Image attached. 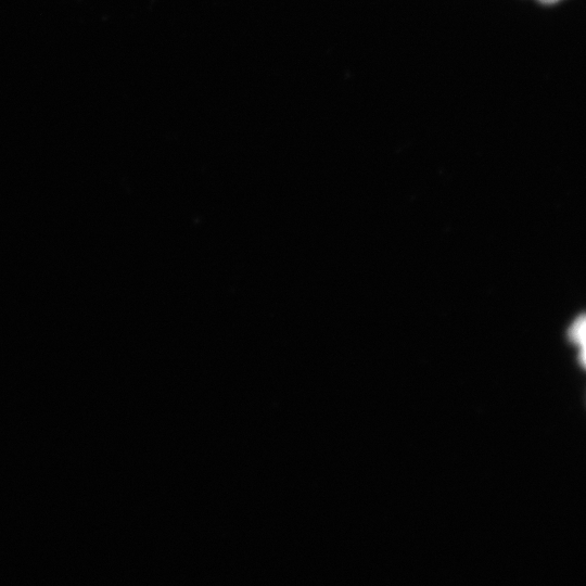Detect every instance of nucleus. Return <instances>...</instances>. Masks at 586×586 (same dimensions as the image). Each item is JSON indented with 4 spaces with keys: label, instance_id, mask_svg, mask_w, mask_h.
<instances>
[{
    "label": "nucleus",
    "instance_id": "1",
    "mask_svg": "<svg viewBox=\"0 0 586 586\" xmlns=\"http://www.w3.org/2000/svg\"><path fill=\"white\" fill-rule=\"evenodd\" d=\"M569 337L579 348L580 362L586 369V315L577 318L569 329Z\"/></svg>",
    "mask_w": 586,
    "mask_h": 586
},
{
    "label": "nucleus",
    "instance_id": "2",
    "mask_svg": "<svg viewBox=\"0 0 586 586\" xmlns=\"http://www.w3.org/2000/svg\"><path fill=\"white\" fill-rule=\"evenodd\" d=\"M540 3L545 5H553L560 2V0H539Z\"/></svg>",
    "mask_w": 586,
    "mask_h": 586
}]
</instances>
